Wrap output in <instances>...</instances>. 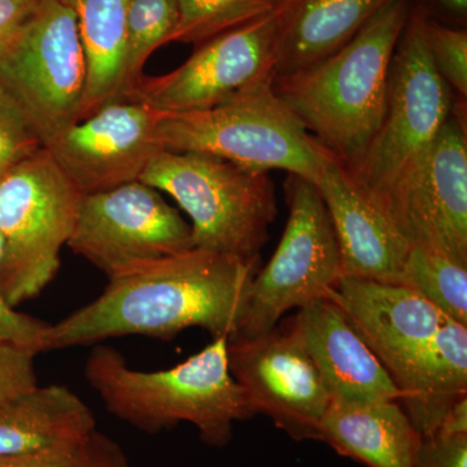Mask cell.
<instances>
[{"label":"cell","instance_id":"277c9868","mask_svg":"<svg viewBox=\"0 0 467 467\" xmlns=\"http://www.w3.org/2000/svg\"><path fill=\"white\" fill-rule=\"evenodd\" d=\"M273 81L251 86L213 109L160 112V144L174 152L217 156L254 171L281 169L317 184L337 158L278 97Z\"/></svg>","mask_w":467,"mask_h":467},{"label":"cell","instance_id":"5bb4252c","mask_svg":"<svg viewBox=\"0 0 467 467\" xmlns=\"http://www.w3.org/2000/svg\"><path fill=\"white\" fill-rule=\"evenodd\" d=\"M160 112L140 101L104 104L81 121L67 126L43 146L82 195L140 181L161 152Z\"/></svg>","mask_w":467,"mask_h":467},{"label":"cell","instance_id":"d6a6232c","mask_svg":"<svg viewBox=\"0 0 467 467\" xmlns=\"http://www.w3.org/2000/svg\"><path fill=\"white\" fill-rule=\"evenodd\" d=\"M435 434L444 436L467 435V398L457 402L448 411Z\"/></svg>","mask_w":467,"mask_h":467},{"label":"cell","instance_id":"3957f363","mask_svg":"<svg viewBox=\"0 0 467 467\" xmlns=\"http://www.w3.org/2000/svg\"><path fill=\"white\" fill-rule=\"evenodd\" d=\"M229 337H214L201 352L167 370H134L112 347L97 344L85 378L110 413L137 429L158 432L192 423L209 445L232 441L234 423L252 417L229 368Z\"/></svg>","mask_w":467,"mask_h":467},{"label":"cell","instance_id":"f1b7e54d","mask_svg":"<svg viewBox=\"0 0 467 467\" xmlns=\"http://www.w3.org/2000/svg\"><path fill=\"white\" fill-rule=\"evenodd\" d=\"M32 349L0 344V404L38 386Z\"/></svg>","mask_w":467,"mask_h":467},{"label":"cell","instance_id":"83f0119b","mask_svg":"<svg viewBox=\"0 0 467 467\" xmlns=\"http://www.w3.org/2000/svg\"><path fill=\"white\" fill-rule=\"evenodd\" d=\"M43 142L20 104L0 84V181Z\"/></svg>","mask_w":467,"mask_h":467},{"label":"cell","instance_id":"7402d4cb","mask_svg":"<svg viewBox=\"0 0 467 467\" xmlns=\"http://www.w3.org/2000/svg\"><path fill=\"white\" fill-rule=\"evenodd\" d=\"M75 12L88 79L79 121L109 101L124 99L129 0H61Z\"/></svg>","mask_w":467,"mask_h":467},{"label":"cell","instance_id":"52a82bcc","mask_svg":"<svg viewBox=\"0 0 467 467\" xmlns=\"http://www.w3.org/2000/svg\"><path fill=\"white\" fill-rule=\"evenodd\" d=\"M82 198L45 146L0 181V287L9 306L34 299L54 281Z\"/></svg>","mask_w":467,"mask_h":467},{"label":"cell","instance_id":"44dd1931","mask_svg":"<svg viewBox=\"0 0 467 467\" xmlns=\"http://www.w3.org/2000/svg\"><path fill=\"white\" fill-rule=\"evenodd\" d=\"M467 398V326L448 319L420 359L399 404L422 438L438 431L457 402Z\"/></svg>","mask_w":467,"mask_h":467},{"label":"cell","instance_id":"8fae6325","mask_svg":"<svg viewBox=\"0 0 467 467\" xmlns=\"http://www.w3.org/2000/svg\"><path fill=\"white\" fill-rule=\"evenodd\" d=\"M67 245L110 281L192 250V226L158 190L135 181L84 195Z\"/></svg>","mask_w":467,"mask_h":467},{"label":"cell","instance_id":"6da1fadb","mask_svg":"<svg viewBox=\"0 0 467 467\" xmlns=\"http://www.w3.org/2000/svg\"><path fill=\"white\" fill-rule=\"evenodd\" d=\"M259 263L192 248L110 279L97 299L48 325L42 352L126 335L169 340L190 327L235 337Z\"/></svg>","mask_w":467,"mask_h":467},{"label":"cell","instance_id":"ac0fdd59","mask_svg":"<svg viewBox=\"0 0 467 467\" xmlns=\"http://www.w3.org/2000/svg\"><path fill=\"white\" fill-rule=\"evenodd\" d=\"M319 441L368 467H416L422 436L399 401L331 404Z\"/></svg>","mask_w":467,"mask_h":467},{"label":"cell","instance_id":"30bf717a","mask_svg":"<svg viewBox=\"0 0 467 467\" xmlns=\"http://www.w3.org/2000/svg\"><path fill=\"white\" fill-rule=\"evenodd\" d=\"M291 3L202 43L167 75L142 76L124 99L161 113L192 112L213 109L251 86L275 78Z\"/></svg>","mask_w":467,"mask_h":467},{"label":"cell","instance_id":"4dcf8cb0","mask_svg":"<svg viewBox=\"0 0 467 467\" xmlns=\"http://www.w3.org/2000/svg\"><path fill=\"white\" fill-rule=\"evenodd\" d=\"M416 467H467V435L422 438Z\"/></svg>","mask_w":467,"mask_h":467},{"label":"cell","instance_id":"4316f807","mask_svg":"<svg viewBox=\"0 0 467 467\" xmlns=\"http://www.w3.org/2000/svg\"><path fill=\"white\" fill-rule=\"evenodd\" d=\"M423 34L436 72L456 91L460 99L467 97V32L441 26L426 15H420Z\"/></svg>","mask_w":467,"mask_h":467},{"label":"cell","instance_id":"1f68e13d","mask_svg":"<svg viewBox=\"0 0 467 467\" xmlns=\"http://www.w3.org/2000/svg\"><path fill=\"white\" fill-rule=\"evenodd\" d=\"M46 0H0V55L39 14Z\"/></svg>","mask_w":467,"mask_h":467},{"label":"cell","instance_id":"9a60e30c","mask_svg":"<svg viewBox=\"0 0 467 467\" xmlns=\"http://www.w3.org/2000/svg\"><path fill=\"white\" fill-rule=\"evenodd\" d=\"M327 299L340 306L400 389L401 398L410 389L430 344L450 319L402 285L342 276Z\"/></svg>","mask_w":467,"mask_h":467},{"label":"cell","instance_id":"d4e9b609","mask_svg":"<svg viewBox=\"0 0 467 467\" xmlns=\"http://www.w3.org/2000/svg\"><path fill=\"white\" fill-rule=\"evenodd\" d=\"M180 18L177 0H129L126 17L124 98L142 78L152 52L167 45Z\"/></svg>","mask_w":467,"mask_h":467},{"label":"cell","instance_id":"8992f818","mask_svg":"<svg viewBox=\"0 0 467 467\" xmlns=\"http://www.w3.org/2000/svg\"><path fill=\"white\" fill-rule=\"evenodd\" d=\"M420 15L411 11L402 30L389 67L382 124L358 169L350 171L382 213L425 161L457 107L453 91L432 64Z\"/></svg>","mask_w":467,"mask_h":467},{"label":"cell","instance_id":"9c48e42d","mask_svg":"<svg viewBox=\"0 0 467 467\" xmlns=\"http://www.w3.org/2000/svg\"><path fill=\"white\" fill-rule=\"evenodd\" d=\"M86 79L76 15L61 0H46L0 55V84L20 104L43 144L79 121Z\"/></svg>","mask_w":467,"mask_h":467},{"label":"cell","instance_id":"484cf974","mask_svg":"<svg viewBox=\"0 0 467 467\" xmlns=\"http://www.w3.org/2000/svg\"><path fill=\"white\" fill-rule=\"evenodd\" d=\"M0 467H131V463L119 442L95 429L52 450L0 459Z\"/></svg>","mask_w":467,"mask_h":467},{"label":"cell","instance_id":"4fadbf2b","mask_svg":"<svg viewBox=\"0 0 467 467\" xmlns=\"http://www.w3.org/2000/svg\"><path fill=\"white\" fill-rule=\"evenodd\" d=\"M462 113L457 104L425 161L383 213L409 244L467 265V133Z\"/></svg>","mask_w":467,"mask_h":467},{"label":"cell","instance_id":"ba28073f","mask_svg":"<svg viewBox=\"0 0 467 467\" xmlns=\"http://www.w3.org/2000/svg\"><path fill=\"white\" fill-rule=\"evenodd\" d=\"M285 192L290 213L284 235L267 265L257 270L233 337L270 333L290 310L327 299L343 276L339 244L318 187L288 174Z\"/></svg>","mask_w":467,"mask_h":467},{"label":"cell","instance_id":"7c38bea8","mask_svg":"<svg viewBox=\"0 0 467 467\" xmlns=\"http://www.w3.org/2000/svg\"><path fill=\"white\" fill-rule=\"evenodd\" d=\"M227 358L252 416L269 417L294 441H319L331 399L290 324L251 339L232 337Z\"/></svg>","mask_w":467,"mask_h":467},{"label":"cell","instance_id":"f546056e","mask_svg":"<svg viewBox=\"0 0 467 467\" xmlns=\"http://www.w3.org/2000/svg\"><path fill=\"white\" fill-rule=\"evenodd\" d=\"M2 239H0V260H2ZM47 322L16 312L5 299L0 287V344L21 347L42 353L43 337L48 328Z\"/></svg>","mask_w":467,"mask_h":467},{"label":"cell","instance_id":"cb8c5ba5","mask_svg":"<svg viewBox=\"0 0 467 467\" xmlns=\"http://www.w3.org/2000/svg\"><path fill=\"white\" fill-rule=\"evenodd\" d=\"M180 18L171 42L202 43L269 16L292 0H177Z\"/></svg>","mask_w":467,"mask_h":467},{"label":"cell","instance_id":"603a6c76","mask_svg":"<svg viewBox=\"0 0 467 467\" xmlns=\"http://www.w3.org/2000/svg\"><path fill=\"white\" fill-rule=\"evenodd\" d=\"M401 285L416 291L445 317L467 326V265L411 245Z\"/></svg>","mask_w":467,"mask_h":467},{"label":"cell","instance_id":"e0dca14e","mask_svg":"<svg viewBox=\"0 0 467 467\" xmlns=\"http://www.w3.org/2000/svg\"><path fill=\"white\" fill-rule=\"evenodd\" d=\"M316 186L337 235L343 276L401 285L411 245L359 189L349 169L333 160Z\"/></svg>","mask_w":467,"mask_h":467},{"label":"cell","instance_id":"7a4b0ae2","mask_svg":"<svg viewBox=\"0 0 467 467\" xmlns=\"http://www.w3.org/2000/svg\"><path fill=\"white\" fill-rule=\"evenodd\" d=\"M411 11V0H393L340 50L273 81L306 130L350 171L382 124L393 52Z\"/></svg>","mask_w":467,"mask_h":467},{"label":"cell","instance_id":"d6986e66","mask_svg":"<svg viewBox=\"0 0 467 467\" xmlns=\"http://www.w3.org/2000/svg\"><path fill=\"white\" fill-rule=\"evenodd\" d=\"M97 429L90 408L66 386H36L0 404V459L29 456Z\"/></svg>","mask_w":467,"mask_h":467},{"label":"cell","instance_id":"836d02e7","mask_svg":"<svg viewBox=\"0 0 467 467\" xmlns=\"http://www.w3.org/2000/svg\"><path fill=\"white\" fill-rule=\"evenodd\" d=\"M439 7L444 9L451 16L463 18L467 15V0H435Z\"/></svg>","mask_w":467,"mask_h":467},{"label":"cell","instance_id":"5b68a950","mask_svg":"<svg viewBox=\"0 0 467 467\" xmlns=\"http://www.w3.org/2000/svg\"><path fill=\"white\" fill-rule=\"evenodd\" d=\"M140 182L168 193L192 218V248L259 260L276 216L267 171L201 152L162 150Z\"/></svg>","mask_w":467,"mask_h":467},{"label":"cell","instance_id":"2e32d148","mask_svg":"<svg viewBox=\"0 0 467 467\" xmlns=\"http://www.w3.org/2000/svg\"><path fill=\"white\" fill-rule=\"evenodd\" d=\"M290 325L317 368L331 404L400 400V389L333 300L303 306Z\"/></svg>","mask_w":467,"mask_h":467},{"label":"cell","instance_id":"ffe728a7","mask_svg":"<svg viewBox=\"0 0 467 467\" xmlns=\"http://www.w3.org/2000/svg\"><path fill=\"white\" fill-rule=\"evenodd\" d=\"M391 2L294 0L285 24L276 75L295 72L340 50Z\"/></svg>","mask_w":467,"mask_h":467}]
</instances>
